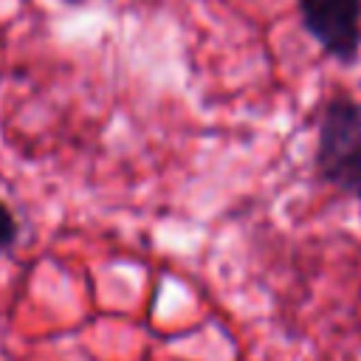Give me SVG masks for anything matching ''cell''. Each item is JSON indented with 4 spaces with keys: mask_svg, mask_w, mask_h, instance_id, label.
<instances>
[{
    "mask_svg": "<svg viewBox=\"0 0 361 361\" xmlns=\"http://www.w3.org/2000/svg\"><path fill=\"white\" fill-rule=\"evenodd\" d=\"M17 240V220L8 212V206L0 200V251H6Z\"/></svg>",
    "mask_w": 361,
    "mask_h": 361,
    "instance_id": "obj_3",
    "label": "cell"
},
{
    "mask_svg": "<svg viewBox=\"0 0 361 361\" xmlns=\"http://www.w3.org/2000/svg\"><path fill=\"white\" fill-rule=\"evenodd\" d=\"M319 175L361 200V102L333 96L319 118L316 138Z\"/></svg>",
    "mask_w": 361,
    "mask_h": 361,
    "instance_id": "obj_1",
    "label": "cell"
},
{
    "mask_svg": "<svg viewBox=\"0 0 361 361\" xmlns=\"http://www.w3.org/2000/svg\"><path fill=\"white\" fill-rule=\"evenodd\" d=\"M305 31L336 62L353 65L361 51V0H296Z\"/></svg>",
    "mask_w": 361,
    "mask_h": 361,
    "instance_id": "obj_2",
    "label": "cell"
}]
</instances>
